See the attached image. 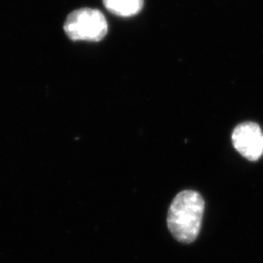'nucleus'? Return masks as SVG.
Wrapping results in <instances>:
<instances>
[{"label": "nucleus", "mask_w": 263, "mask_h": 263, "mask_svg": "<svg viewBox=\"0 0 263 263\" xmlns=\"http://www.w3.org/2000/svg\"><path fill=\"white\" fill-rule=\"evenodd\" d=\"M109 12L120 17H132L139 14L143 6V0H103Z\"/></svg>", "instance_id": "nucleus-4"}, {"label": "nucleus", "mask_w": 263, "mask_h": 263, "mask_svg": "<svg viewBox=\"0 0 263 263\" xmlns=\"http://www.w3.org/2000/svg\"><path fill=\"white\" fill-rule=\"evenodd\" d=\"M232 142L242 156L250 161H257L263 154V132L254 122L238 125L232 133Z\"/></svg>", "instance_id": "nucleus-3"}, {"label": "nucleus", "mask_w": 263, "mask_h": 263, "mask_svg": "<svg viewBox=\"0 0 263 263\" xmlns=\"http://www.w3.org/2000/svg\"><path fill=\"white\" fill-rule=\"evenodd\" d=\"M64 29L72 40L100 41L107 34L108 25L101 11L81 8L68 15Z\"/></svg>", "instance_id": "nucleus-2"}, {"label": "nucleus", "mask_w": 263, "mask_h": 263, "mask_svg": "<svg viewBox=\"0 0 263 263\" xmlns=\"http://www.w3.org/2000/svg\"><path fill=\"white\" fill-rule=\"evenodd\" d=\"M205 201L194 190H183L173 200L168 214V227L174 238L183 244H190L197 239Z\"/></svg>", "instance_id": "nucleus-1"}]
</instances>
